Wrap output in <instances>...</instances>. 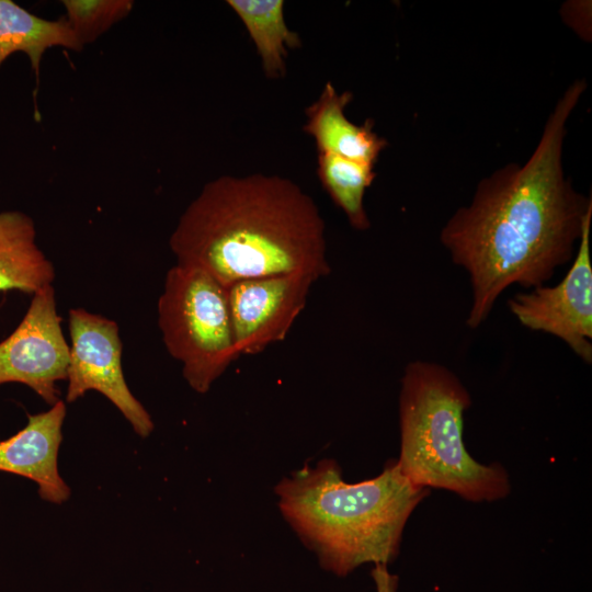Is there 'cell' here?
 Returning <instances> with one entry per match:
<instances>
[{
    "label": "cell",
    "mask_w": 592,
    "mask_h": 592,
    "mask_svg": "<svg viewBox=\"0 0 592 592\" xmlns=\"http://www.w3.org/2000/svg\"><path fill=\"white\" fill-rule=\"evenodd\" d=\"M316 280L292 273L250 278L227 287L235 348L255 355L282 342L305 309Z\"/></svg>",
    "instance_id": "cell-9"
},
{
    "label": "cell",
    "mask_w": 592,
    "mask_h": 592,
    "mask_svg": "<svg viewBox=\"0 0 592 592\" xmlns=\"http://www.w3.org/2000/svg\"><path fill=\"white\" fill-rule=\"evenodd\" d=\"M53 47L83 48L64 16L46 20L12 0H0V67L11 54L22 52L38 77L43 55Z\"/></svg>",
    "instance_id": "cell-13"
},
{
    "label": "cell",
    "mask_w": 592,
    "mask_h": 592,
    "mask_svg": "<svg viewBox=\"0 0 592 592\" xmlns=\"http://www.w3.org/2000/svg\"><path fill=\"white\" fill-rule=\"evenodd\" d=\"M68 360L55 289L48 285L32 295L19 326L0 342V385H25L53 406L60 400L57 385L67 377Z\"/></svg>",
    "instance_id": "cell-8"
},
{
    "label": "cell",
    "mask_w": 592,
    "mask_h": 592,
    "mask_svg": "<svg viewBox=\"0 0 592 592\" xmlns=\"http://www.w3.org/2000/svg\"><path fill=\"white\" fill-rule=\"evenodd\" d=\"M54 278V265L36 243L33 219L19 210L1 212L0 292L33 295Z\"/></svg>",
    "instance_id": "cell-12"
},
{
    "label": "cell",
    "mask_w": 592,
    "mask_h": 592,
    "mask_svg": "<svg viewBox=\"0 0 592 592\" xmlns=\"http://www.w3.org/2000/svg\"><path fill=\"white\" fill-rule=\"evenodd\" d=\"M471 398L447 367L428 361L410 362L399 395L401 473L424 488L452 491L473 502L505 498L511 490L502 465H483L467 452L464 413Z\"/></svg>",
    "instance_id": "cell-4"
},
{
    "label": "cell",
    "mask_w": 592,
    "mask_h": 592,
    "mask_svg": "<svg viewBox=\"0 0 592 592\" xmlns=\"http://www.w3.org/2000/svg\"><path fill=\"white\" fill-rule=\"evenodd\" d=\"M374 167L331 153H318L317 174L321 185L357 230L371 226L364 195L376 178Z\"/></svg>",
    "instance_id": "cell-15"
},
{
    "label": "cell",
    "mask_w": 592,
    "mask_h": 592,
    "mask_svg": "<svg viewBox=\"0 0 592 592\" xmlns=\"http://www.w3.org/2000/svg\"><path fill=\"white\" fill-rule=\"evenodd\" d=\"M64 19L84 47L95 42L134 8L132 0H64Z\"/></svg>",
    "instance_id": "cell-16"
},
{
    "label": "cell",
    "mask_w": 592,
    "mask_h": 592,
    "mask_svg": "<svg viewBox=\"0 0 592 592\" xmlns=\"http://www.w3.org/2000/svg\"><path fill=\"white\" fill-rule=\"evenodd\" d=\"M591 2L570 1L565 3L561 9V15L581 37L588 38V32L591 34Z\"/></svg>",
    "instance_id": "cell-17"
},
{
    "label": "cell",
    "mask_w": 592,
    "mask_h": 592,
    "mask_svg": "<svg viewBox=\"0 0 592 592\" xmlns=\"http://www.w3.org/2000/svg\"><path fill=\"white\" fill-rule=\"evenodd\" d=\"M169 244L177 264L200 269L224 287L250 278L330 274L326 225L317 204L280 175H221L189 204Z\"/></svg>",
    "instance_id": "cell-2"
},
{
    "label": "cell",
    "mask_w": 592,
    "mask_h": 592,
    "mask_svg": "<svg viewBox=\"0 0 592 592\" xmlns=\"http://www.w3.org/2000/svg\"><path fill=\"white\" fill-rule=\"evenodd\" d=\"M252 39L267 78L278 79L286 72L287 49L301 46L299 35L289 30L283 0H228Z\"/></svg>",
    "instance_id": "cell-14"
},
{
    "label": "cell",
    "mask_w": 592,
    "mask_h": 592,
    "mask_svg": "<svg viewBox=\"0 0 592 592\" xmlns=\"http://www.w3.org/2000/svg\"><path fill=\"white\" fill-rule=\"evenodd\" d=\"M352 99L351 92L340 93L330 82L326 83L318 99L305 111L304 132L314 138L318 153L375 166L387 141L373 130L372 119L356 125L345 116V107Z\"/></svg>",
    "instance_id": "cell-11"
},
{
    "label": "cell",
    "mask_w": 592,
    "mask_h": 592,
    "mask_svg": "<svg viewBox=\"0 0 592 592\" xmlns=\"http://www.w3.org/2000/svg\"><path fill=\"white\" fill-rule=\"evenodd\" d=\"M589 210L572 264L554 286L517 293L508 307L521 325L562 340L585 363L592 362V262Z\"/></svg>",
    "instance_id": "cell-7"
},
{
    "label": "cell",
    "mask_w": 592,
    "mask_h": 592,
    "mask_svg": "<svg viewBox=\"0 0 592 592\" xmlns=\"http://www.w3.org/2000/svg\"><path fill=\"white\" fill-rule=\"evenodd\" d=\"M585 88L582 79L569 86L530 159L482 179L471 203L441 230L452 261L469 276L470 329L486 321L508 287L542 286L573 259L592 198L577 192L565 175L562 148L567 121Z\"/></svg>",
    "instance_id": "cell-1"
},
{
    "label": "cell",
    "mask_w": 592,
    "mask_h": 592,
    "mask_svg": "<svg viewBox=\"0 0 592 592\" xmlns=\"http://www.w3.org/2000/svg\"><path fill=\"white\" fill-rule=\"evenodd\" d=\"M66 413L60 399L47 411L30 414L22 430L0 441V471L34 481L41 499L54 504L66 502L71 493L58 469Z\"/></svg>",
    "instance_id": "cell-10"
},
{
    "label": "cell",
    "mask_w": 592,
    "mask_h": 592,
    "mask_svg": "<svg viewBox=\"0 0 592 592\" xmlns=\"http://www.w3.org/2000/svg\"><path fill=\"white\" fill-rule=\"evenodd\" d=\"M371 574L376 592H397L399 579L388 571L387 565H375Z\"/></svg>",
    "instance_id": "cell-18"
},
{
    "label": "cell",
    "mask_w": 592,
    "mask_h": 592,
    "mask_svg": "<svg viewBox=\"0 0 592 592\" xmlns=\"http://www.w3.org/2000/svg\"><path fill=\"white\" fill-rule=\"evenodd\" d=\"M278 509L322 569L346 577L364 563L387 565L429 489L410 481L396 459L371 479L349 483L334 459L305 464L274 488Z\"/></svg>",
    "instance_id": "cell-3"
},
{
    "label": "cell",
    "mask_w": 592,
    "mask_h": 592,
    "mask_svg": "<svg viewBox=\"0 0 592 592\" xmlns=\"http://www.w3.org/2000/svg\"><path fill=\"white\" fill-rule=\"evenodd\" d=\"M68 328L66 402L72 403L90 390L98 391L117 408L136 434L149 436L155 424L125 380L117 323L83 308H72Z\"/></svg>",
    "instance_id": "cell-6"
},
{
    "label": "cell",
    "mask_w": 592,
    "mask_h": 592,
    "mask_svg": "<svg viewBox=\"0 0 592 592\" xmlns=\"http://www.w3.org/2000/svg\"><path fill=\"white\" fill-rule=\"evenodd\" d=\"M158 326L171 357L197 394H206L239 355L227 288L206 272L175 264L158 300Z\"/></svg>",
    "instance_id": "cell-5"
}]
</instances>
